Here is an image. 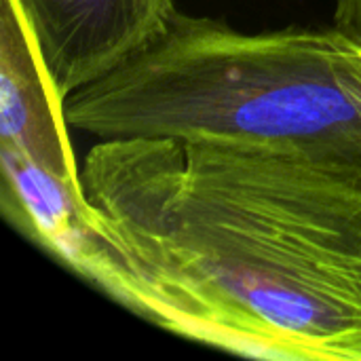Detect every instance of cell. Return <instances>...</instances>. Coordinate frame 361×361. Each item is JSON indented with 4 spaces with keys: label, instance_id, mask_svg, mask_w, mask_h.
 I'll return each mask as SVG.
<instances>
[{
    "label": "cell",
    "instance_id": "obj_6",
    "mask_svg": "<svg viewBox=\"0 0 361 361\" xmlns=\"http://www.w3.org/2000/svg\"><path fill=\"white\" fill-rule=\"evenodd\" d=\"M336 21L343 27L361 32V0H336Z\"/></svg>",
    "mask_w": 361,
    "mask_h": 361
},
{
    "label": "cell",
    "instance_id": "obj_4",
    "mask_svg": "<svg viewBox=\"0 0 361 361\" xmlns=\"http://www.w3.org/2000/svg\"><path fill=\"white\" fill-rule=\"evenodd\" d=\"M63 97L15 0L0 6V146L82 190Z\"/></svg>",
    "mask_w": 361,
    "mask_h": 361
},
{
    "label": "cell",
    "instance_id": "obj_1",
    "mask_svg": "<svg viewBox=\"0 0 361 361\" xmlns=\"http://www.w3.org/2000/svg\"><path fill=\"white\" fill-rule=\"evenodd\" d=\"M80 182L127 311L235 355L361 361V161L123 137Z\"/></svg>",
    "mask_w": 361,
    "mask_h": 361
},
{
    "label": "cell",
    "instance_id": "obj_5",
    "mask_svg": "<svg viewBox=\"0 0 361 361\" xmlns=\"http://www.w3.org/2000/svg\"><path fill=\"white\" fill-rule=\"evenodd\" d=\"M0 169L4 218L55 262L91 283L104 237L85 192L6 146H0Z\"/></svg>",
    "mask_w": 361,
    "mask_h": 361
},
{
    "label": "cell",
    "instance_id": "obj_3",
    "mask_svg": "<svg viewBox=\"0 0 361 361\" xmlns=\"http://www.w3.org/2000/svg\"><path fill=\"white\" fill-rule=\"evenodd\" d=\"M59 95L108 76L163 36L173 0H15Z\"/></svg>",
    "mask_w": 361,
    "mask_h": 361
},
{
    "label": "cell",
    "instance_id": "obj_2",
    "mask_svg": "<svg viewBox=\"0 0 361 361\" xmlns=\"http://www.w3.org/2000/svg\"><path fill=\"white\" fill-rule=\"evenodd\" d=\"M97 140L163 137L361 161V32H243L178 11L169 30L63 99Z\"/></svg>",
    "mask_w": 361,
    "mask_h": 361
}]
</instances>
